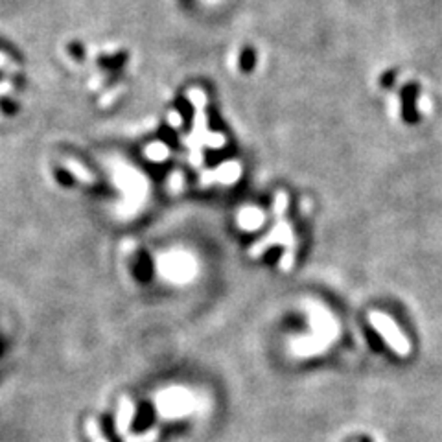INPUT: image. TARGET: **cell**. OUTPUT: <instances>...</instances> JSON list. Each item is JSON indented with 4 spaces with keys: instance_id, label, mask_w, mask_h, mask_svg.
Masks as SVG:
<instances>
[{
    "instance_id": "obj_5",
    "label": "cell",
    "mask_w": 442,
    "mask_h": 442,
    "mask_svg": "<svg viewBox=\"0 0 442 442\" xmlns=\"http://www.w3.org/2000/svg\"><path fill=\"white\" fill-rule=\"evenodd\" d=\"M87 433L94 438V442H108V438L103 437L102 433H100V428H98L96 420H93V418H89L87 420Z\"/></svg>"
},
{
    "instance_id": "obj_1",
    "label": "cell",
    "mask_w": 442,
    "mask_h": 442,
    "mask_svg": "<svg viewBox=\"0 0 442 442\" xmlns=\"http://www.w3.org/2000/svg\"><path fill=\"white\" fill-rule=\"evenodd\" d=\"M271 245H286V253L282 256L280 260V268L284 271H290L293 266V260H295V238H293V233H292V227L284 221V219L278 218V223L277 227L273 228L271 233L266 236L264 240H260L258 243H254L253 247L249 249V256H260V254L266 251L268 247Z\"/></svg>"
},
{
    "instance_id": "obj_2",
    "label": "cell",
    "mask_w": 442,
    "mask_h": 442,
    "mask_svg": "<svg viewBox=\"0 0 442 442\" xmlns=\"http://www.w3.org/2000/svg\"><path fill=\"white\" fill-rule=\"evenodd\" d=\"M369 319L372 328H375V330L382 335V339L393 349L394 354L402 356V358H405V356L409 354L411 345H409L408 337L403 335V332L400 330L398 325H396L391 317L385 316V313H379V311H372L369 316Z\"/></svg>"
},
{
    "instance_id": "obj_6",
    "label": "cell",
    "mask_w": 442,
    "mask_h": 442,
    "mask_svg": "<svg viewBox=\"0 0 442 442\" xmlns=\"http://www.w3.org/2000/svg\"><path fill=\"white\" fill-rule=\"evenodd\" d=\"M155 437H157V431H150V433H144V435H141V437L129 438L127 442H150V441H153Z\"/></svg>"
},
{
    "instance_id": "obj_7",
    "label": "cell",
    "mask_w": 442,
    "mask_h": 442,
    "mask_svg": "<svg viewBox=\"0 0 442 442\" xmlns=\"http://www.w3.org/2000/svg\"><path fill=\"white\" fill-rule=\"evenodd\" d=\"M2 78H4V76H2V72H0V79H2Z\"/></svg>"
},
{
    "instance_id": "obj_4",
    "label": "cell",
    "mask_w": 442,
    "mask_h": 442,
    "mask_svg": "<svg viewBox=\"0 0 442 442\" xmlns=\"http://www.w3.org/2000/svg\"><path fill=\"white\" fill-rule=\"evenodd\" d=\"M67 168L70 171H72L74 177H78V179L83 181V183H91V185H93V183H96V177H94V175L91 174V171H89L87 168H83V166L79 164V162L68 161L67 162Z\"/></svg>"
},
{
    "instance_id": "obj_3",
    "label": "cell",
    "mask_w": 442,
    "mask_h": 442,
    "mask_svg": "<svg viewBox=\"0 0 442 442\" xmlns=\"http://www.w3.org/2000/svg\"><path fill=\"white\" fill-rule=\"evenodd\" d=\"M135 418V405L127 398H124L120 402V408H118V415H117V431L118 433H126L129 424L133 422Z\"/></svg>"
}]
</instances>
